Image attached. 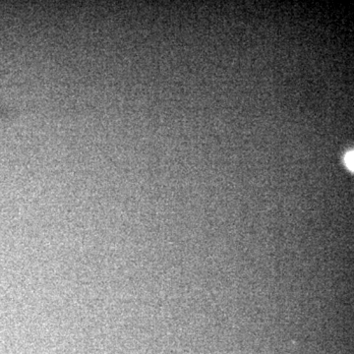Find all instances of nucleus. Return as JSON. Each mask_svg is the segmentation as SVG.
I'll list each match as a JSON object with an SVG mask.
<instances>
[{"label":"nucleus","instance_id":"nucleus-1","mask_svg":"<svg viewBox=\"0 0 354 354\" xmlns=\"http://www.w3.org/2000/svg\"><path fill=\"white\" fill-rule=\"evenodd\" d=\"M344 162L351 171H353V152H349L346 153V158H344Z\"/></svg>","mask_w":354,"mask_h":354}]
</instances>
